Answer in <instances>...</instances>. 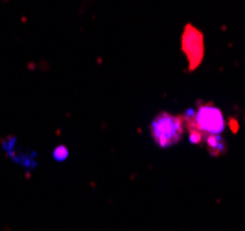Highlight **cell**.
<instances>
[{"instance_id": "cell-1", "label": "cell", "mask_w": 245, "mask_h": 231, "mask_svg": "<svg viewBox=\"0 0 245 231\" xmlns=\"http://www.w3.org/2000/svg\"><path fill=\"white\" fill-rule=\"evenodd\" d=\"M186 137L192 144H203L210 135H223L227 128L225 115L216 104L199 100L193 109L182 113Z\"/></svg>"}, {"instance_id": "cell-2", "label": "cell", "mask_w": 245, "mask_h": 231, "mask_svg": "<svg viewBox=\"0 0 245 231\" xmlns=\"http://www.w3.org/2000/svg\"><path fill=\"white\" fill-rule=\"evenodd\" d=\"M149 135L153 139V142L162 150L179 144L182 140V137L186 135L182 115H173V113H168V111L155 115L149 122Z\"/></svg>"}, {"instance_id": "cell-3", "label": "cell", "mask_w": 245, "mask_h": 231, "mask_svg": "<svg viewBox=\"0 0 245 231\" xmlns=\"http://www.w3.org/2000/svg\"><path fill=\"white\" fill-rule=\"evenodd\" d=\"M205 146H207V150L210 152L212 155H216V157H219V155H223L225 152H227V144H225V139L221 135H210L205 139Z\"/></svg>"}]
</instances>
